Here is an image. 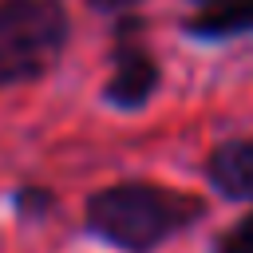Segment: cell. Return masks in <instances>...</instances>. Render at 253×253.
<instances>
[{
	"label": "cell",
	"instance_id": "6da1fadb",
	"mask_svg": "<svg viewBox=\"0 0 253 253\" xmlns=\"http://www.w3.org/2000/svg\"><path fill=\"white\" fill-rule=\"evenodd\" d=\"M202 213H206L202 198L154 182H119L87 202V225L126 253H146L170 241L174 233L190 229Z\"/></svg>",
	"mask_w": 253,
	"mask_h": 253
},
{
	"label": "cell",
	"instance_id": "7a4b0ae2",
	"mask_svg": "<svg viewBox=\"0 0 253 253\" xmlns=\"http://www.w3.org/2000/svg\"><path fill=\"white\" fill-rule=\"evenodd\" d=\"M67 43V16L55 0L0 4V83H28L51 71Z\"/></svg>",
	"mask_w": 253,
	"mask_h": 253
},
{
	"label": "cell",
	"instance_id": "3957f363",
	"mask_svg": "<svg viewBox=\"0 0 253 253\" xmlns=\"http://www.w3.org/2000/svg\"><path fill=\"white\" fill-rule=\"evenodd\" d=\"M154 87H158V63H154L142 47L119 43V51H115V71H111V79H107V87H103L107 103H115V107H123V111H134V107H142V103L154 95Z\"/></svg>",
	"mask_w": 253,
	"mask_h": 253
},
{
	"label": "cell",
	"instance_id": "277c9868",
	"mask_svg": "<svg viewBox=\"0 0 253 253\" xmlns=\"http://www.w3.org/2000/svg\"><path fill=\"white\" fill-rule=\"evenodd\" d=\"M206 174H210V182H213L225 198L253 202V138L221 142V146L210 154Z\"/></svg>",
	"mask_w": 253,
	"mask_h": 253
},
{
	"label": "cell",
	"instance_id": "5b68a950",
	"mask_svg": "<svg viewBox=\"0 0 253 253\" xmlns=\"http://www.w3.org/2000/svg\"><path fill=\"white\" fill-rule=\"evenodd\" d=\"M186 32L202 36V40H221V36L253 32V0H217V4H206L186 24Z\"/></svg>",
	"mask_w": 253,
	"mask_h": 253
},
{
	"label": "cell",
	"instance_id": "8992f818",
	"mask_svg": "<svg viewBox=\"0 0 253 253\" xmlns=\"http://www.w3.org/2000/svg\"><path fill=\"white\" fill-rule=\"evenodd\" d=\"M217 253H253V213H245L237 225H229L221 233Z\"/></svg>",
	"mask_w": 253,
	"mask_h": 253
},
{
	"label": "cell",
	"instance_id": "52a82bcc",
	"mask_svg": "<svg viewBox=\"0 0 253 253\" xmlns=\"http://www.w3.org/2000/svg\"><path fill=\"white\" fill-rule=\"evenodd\" d=\"M16 210H20L24 217H28V213L40 217V213L51 210V194H47V190H20V194H16Z\"/></svg>",
	"mask_w": 253,
	"mask_h": 253
},
{
	"label": "cell",
	"instance_id": "ba28073f",
	"mask_svg": "<svg viewBox=\"0 0 253 253\" xmlns=\"http://www.w3.org/2000/svg\"><path fill=\"white\" fill-rule=\"evenodd\" d=\"M95 8H103V12H111V8H126V4H134V0H91Z\"/></svg>",
	"mask_w": 253,
	"mask_h": 253
},
{
	"label": "cell",
	"instance_id": "9c48e42d",
	"mask_svg": "<svg viewBox=\"0 0 253 253\" xmlns=\"http://www.w3.org/2000/svg\"><path fill=\"white\" fill-rule=\"evenodd\" d=\"M206 4H217V0H206Z\"/></svg>",
	"mask_w": 253,
	"mask_h": 253
}]
</instances>
